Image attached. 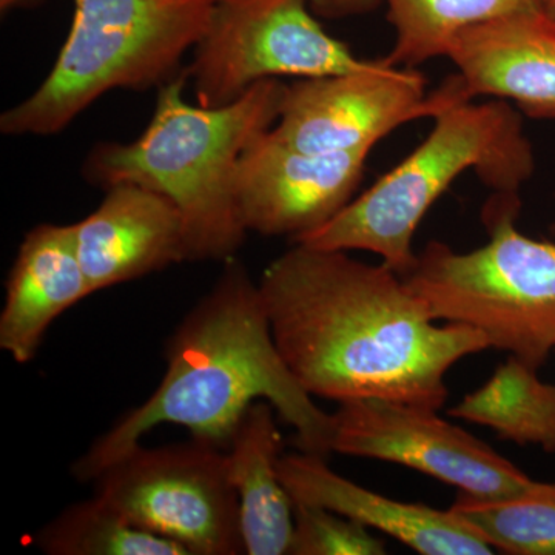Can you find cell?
Instances as JSON below:
<instances>
[{
	"label": "cell",
	"mask_w": 555,
	"mask_h": 555,
	"mask_svg": "<svg viewBox=\"0 0 555 555\" xmlns=\"http://www.w3.org/2000/svg\"><path fill=\"white\" fill-rule=\"evenodd\" d=\"M551 232L555 233V222L553 225H551Z\"/></svg>",
	"instance_id": "d4e9b609"
},
{
	"label": "cell",
	"mask_w": 555,
	"mask_h": 555,
	"mask_svg": "<svg viewBox=\"0 0 555 555\" xmlns=\"http://www.w3.org/2000/svg\"><path fill=\"white\" fill-rule=\"evenodd\" d=\"M451 511L500 553L555 555V483L534 481L507 496L460 492Z\"/></svg>",
	"instance_id": "d6986e66"
},
{
	"label": "cell",
	"mask_w": 555,
	"mask_h": 555,
	"mask_svg": "<svg viewBox=\"0 0 555 555\" xmlns=\"http://www.w3.org/2000/svg\"><path fill=\"white\" fill-rule=\"evenodd\" d=\"M396 42L385 60L416 68L423 62L447 57L456 36L467 28L543 9V0H383Z\"/></svg>",
	"instance_id": "ac0fdd59"
},
{
	"label": "cell",
	"mask_w": 555,
	"mask_h": 555,
	"mask_svg": "<svg viewBox=\"0 0 555 555\" xmlns=\"http://www.w3.org/2000/svg\"><path fill=\"white\" fill-rule=\"evenodd\" d=\"M291 555H383L385 540L352 518L315 505L294 502Z\"/></svg>",
	"instance_id": "44dd1931"
},
{
	"label": "cell",
	"mask_w": 555,
	"mask_h": 555,
	"mask_svg": "<svg viewBox=\"0 0 555 555\" xmlns=\"http://www.w3.org/2000/svg\"><path fill=\"white\" fill-rule=\"evenodd\" d=\"M520 207V196L494 193L485 246L456 251L430 241L403 278L434 320L477 328L489 346L540 369L555 352V243L517 229Z\"/></svg>",
	"instance_id": "8992f818"
},
{
	"label": "cell",
	"mask_w": 555,
	"mask_h": 555,
	"mask_svg": "<svg viewBox=\"0 0 555 555\" xmlns=\"http://www.w3.org/2000/svg\"><path fill=\"white\" fill-rule=\"evenodd\" d=\"M467 98L460 76L426 90L423 73L383 57L366 67L320 78L297 79L284 89L270 134L287 147L310 153L374 149L412 120L430 118Z\"/></svg>",
	"instance_id": "9c48e42d"
},
{
	"label": "cell",
	"mask_w": 555,
	"mask_h": 555,
	"mask_svg": "<svg viewBox=\"0 0 555 555\" xmlns=\"http://www.w3.org/2000/svg\"><path fill=\"white\" fill-rule=\"evenodd\" d=\"M188 80L184 72L160 86L141 137L94 145L82 173L101 189L130 182L166 196L184 219L189 261L225 262L248 233L236 198L241 156L276 122L286 83L261 80L232 104L203 107L185 101Z\"/></svg>",
	"instance_id": "3957f363"
},
{
	"label": "cell",
	"mask_w": 555,
	"mask_h": 555,
	"mask_svg": "<svg viewBox=\"0 0 555 555\" xmlns=\"http://www.w3.org/2000/svg\"><path fill=\"white\" fill-rule=\"evenodd\" d=\"M275 412L266 400L250 404L225 452L248 555L288 554L294 534V500L280 476L283 437Z\"/></svg>",
	"instance_id": "2e32d148"
},
{
	"label": "cell",
	"mask_w": 555,
	"mask_h": 555,
	"mask_svg": "<svg viewBox=\"0 0 555 555\" xmlns=\"http://www.w3.org/2000/svg\"><path fill=\"white\" fill-rule=\"evenodd\" d=\"M447 57L469 100L513 102L529 118L555 119V17L545 10L467 28Z\"/></svg>",
	"instance_id": "4fadbf2b"
},
{
	"label": "cell",
	"mask_w": 555,
	"mask_h": 555,
	"mask_svg": "<svg viewBox=\"0 0 555 555\" xmlns=\"http://www.w3.org/2000/svg\"><path fill=\"white\" fill-rule=\"evenodd\" d=\"M438 411L385 398H357L331 414V451L411 467L462 494L507 496L534 480Z\"/></svg>",
	"instance_id": "30bf717a"
},
{
	"label": "cell",
	"mask_w": 555,
	"mask_h": 555,
	"mask_svg": "<svg viewBox=\"0 0 555 555\" xmlns=\"http://www.w3.org/2000/svg\"><path fill=\"white\" fill-rule=\"evenodd\" d=\"M280 476L297 503L315 505L377 529L422 555H491V545L454 511L398 502L332 470L323 456L283 455Z\"/></svg>",
	"instance_id": "5bb4252c"
},
{
	"label": "cell",
	"mask_w": 555,
	"mask_h": 555,
	"mask_svg": "<svg viewBox=\"0 0 555 555\" xmlns=\"http://www.w3.org/2000/svg\"><path fill=\"white\" fill-rule=\"evenodd\" d=\"M273 339L312 397L385 398L440 411L447 375L491 349L477 328L438 326L396 270L345 250L294 244L259 280Z\"/></svg>",
	"instance_id": "6da1fadb"
},
{
	"label": "cell",
	"mask_w": 555,
	"mask_h": 555,
	"mask_svg": "<svg viewBox=\"0 0 555 555\" xmlns=\"http://www.w3.org/2000/svg\"><path fill=\"white\" fill-rule=\"evenodd\" d=\"M221 449L198 438L163 448L139 444L94 480L96 496L190 555L246 554L238 496Z\"/></svg>",
	"instance_id": "52a82bcc"
},
{
	"label": "cell",
	"mask_w": 555,
	"mask_h": 555,
	"mask_svg": "<svg viewBox=\"0 0 555 555\" xmlns=\"http://www.w3.org/2000/svg\"><path fill=\"white\" fill-rule=\"evenodd\" d=\"M30 2H33V0H0V10H2V13H5V11L17 9V7Z\"/></svg>",
	"instance_id": "603a6c76"
},
{
	"label": "cell",
	"mask_w": 555,
	"mask_h": 555,
	"mask_svg": "<svg viewBox=\"0 0 555 555\" xmlns=\"http://www.w3.org/2000/svg\"><path fill=\"white\" fill-rule=\"evenodd\" d=\"M188 72L203 107L240 100L261 80L309 79L366 67L324 30L310 0H217Z\"/></svg>",
	"instance_id": "ba28073f"
},
{
	"label": "cell",
	"mask_w": 555,
	"mask_h": 555,
	"mask_svg": "<svg viewBox=\"0 0 555 555\" xmlns=\"http://www.w3.org/2000/svg\"><path fill=\"white\" fill-rule=\"evenodd\" d=\"M433 119V130L408 158L294 244L369 251L406 276L416 261L412 241L420 222L463 173L474 171L499 195H518L534 173V150L509 102H459Z\"/></svg>",
	"instance_id": "277c9868"
},
{
	"label": "cell",
	"mask_w": 555,
	"mask_h": 555,
	"mask_svg": "<svg viewBox=\"0 0 555 555\" xmlns=\"http://www.w3.org/2000/svg\"><path fill=\"white\" fill-rule=\"evenodd\" d=\"M449 415L489 427L502 440L555 454V385L542 382L539 369L517 357L509 356Z\"/></svg>",
	"instance_id": "e0dca14e"
},
{
	"label": "cell",
	"mask_w": 555,
	"mask_h": 555,
	"mask_svg": "<svg viewBox=\"0 0 555 555\" xmlns=\"http://www.w3.org/2000/svg\"><path fill=\"white\" fill-rule=\"evenodd\" d=\"M374 149L310 153L259 134L244 150L236 198L247 232L292 243L323 228L353 198Z\"/></svg>",
	"instance_id": "8fae6325"
},
{
	"label": "cell",
	"mask_w": 555,
	"mask_h": 555,
	"mask_svg": "<svg viewBox=\"0 0 555 555\" xmlns=\"http://www.w3.org/2000/svg\"><path fill=\"white\" fill-rule=\"evenodd\" d=\"M35 542L50 555H190L178 543L131 525L96 495L43 526Z\"/></svg>",
	"instance_id": "ffe728a7"
},
{
	"label": "cell",
	"mask_w": 555,
	"mask_h": 555,
	"mask_svg": "<svg viewBox=\"0 0 555 555\" xmlns=\"http://www.w3.org/2000/svg\"><path fill=\"white\" fill-rule=\"evenodd\" d=\"M101 206L73 224L91 294L189 261L178 207L142 185H112Z\"/></svg>",
	"instance_id": "7c38bea8"
},
{
	"label": "cell",
	"mask_w": 555,
	"mask_h": 555,
	"mask_svg": "<svg viewBox=\"0 0 555 555\" xmlns=\"http://www.w3.org/2000/svg\"><path fill=\"white\" fill-rule=\"evenodd\" d=\"M217 0H75L46 80L0 116L9 137H50L112 90L147 91L177 78L206 35Z\"/></svg>",
	"instance_id": "5b68a950"
},
{
	"label": "cell",
	"mask_w": 555,
	"mask_h": 555,
	"mask_svg": "<svg viewBox=\"0 0 555 555\" xmlns=\"http://www.w3.org/2000/svg\"><path fill=\"white\" fill-rule=\"evenodd\" d=\"M158 389L122 416L73 465L79 481H94L164 423L228 448L241 416L266 400L295 429L299 451L327 459L331 414L318 408L284 363L273 339L259 284L243 262L225 261L215 286L175 328Z\"/></svg>",
	"instance_id": "7a4b0ae2"
},
{
	"label": "cell",
	"mask_w": 555,
	"mask_h": 555,
	"mask_svg": "<svg viewBox=\"0 0 555 555\" xmlns=\"http://www.w3.org/2000/svg\"><path fill=\"white\" fill-rule=\"evenodd\" d=\"M543 10L555 17V0H543Z\"/></svg>",
	"instance_id": "cb8c5ba5"
},
{
	"label": "cell",
	"mask_w": 555,
	"mask_h": 555,
	"mask_svg": "<svg viewBox=\"0 0 555 555\" xmlns=\"http://www.w3.org/2000/svg\"><path fill=\"white\" fill-rule=\"evenodd\" d=\"M377 3V0H310L313 13L317 16L338 20V17L352 16L364 13Z\"/></svg>",
	"instance_id": "7402d4cb"
},
{
	"label": "cell",
	"mask_w": 555,
	"mask_h": 555,
	"mask_svg": "<svg viewBox=\"0 0 555 555\" xmlns=\"http://www.w3.org/2000/svg\"><path fill=\"white\" fill-rule=\"evenodd\" d=\"M91 295L73 224H39L22 241L5 284L0 347L30 363L53 321Z\"/></svg>",
	"instance_id": "9a60e30c"
}]
</instances>
